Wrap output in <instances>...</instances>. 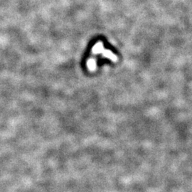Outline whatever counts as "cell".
Instances as JSON below:
<instances>
[{
  "mask_svg": "<svg viewBox=\"0 0 192 192\" xmlns=\"http://www.w3.org/2000/svg\"><path fill=\"white\" fill-rule=\"evenodd\" d=\"M104 50L105 49H104V46H103V44L101 42V41H100V42L97 43V44L93 46V48L92 49V53L93 54L102 53Z\"/></svg>",
  "mask_w": 192,
  "mask_h": 192,
  "instance_id": "cell-1",
  "label": "cell"
},
{
  "mask_svg": "<svg viewBox=\"0 0 192 192\" xmlns=\"http://www.w3.org/2000/svg\"><path fill=\"white\" fill-rule=\"evenodd\" d=\"M102 55L105 58H109V59H110L112 61H117V57L110 50H104L102 53Z\"/></svg>",
  "mask_w": 192,
  "mask_h": 192,
  "instance_id": "cell-2",
  "label": "cell"
},
{
  "mask_svg": "<svg viewBox=\"0 0 192 192\" xmlns=\"http://www.w3.org/2000/svg\"><path fill=\"white\" fill-rule=\"evenodd\" d=\"M88 67L91 71H94L96 68V61L95 59H89L88 63Z\"/></svg>",
  "mask_w": 192,
  "mask_h": 192,
  "instance_id": "cell-3",
  "label": "cell"
}]
</instances>
